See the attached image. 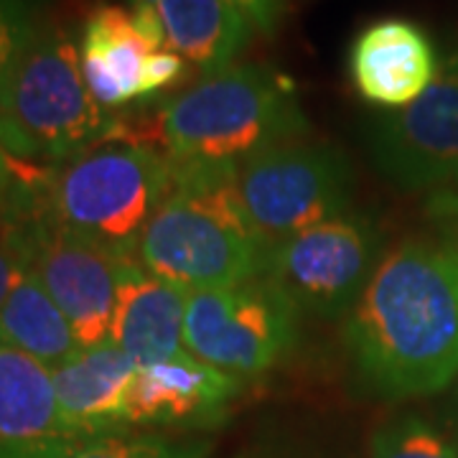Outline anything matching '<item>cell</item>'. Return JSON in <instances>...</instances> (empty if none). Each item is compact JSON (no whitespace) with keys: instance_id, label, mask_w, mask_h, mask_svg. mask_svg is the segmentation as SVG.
Returning <instances> with one entry per match:
<instances>
[{"instance_id":"9c48e42d","label":"cell","mask_w":458,"mask_h":458,"mask_svg":"<svg viewBox=\"0 0 458 458\" xmlns=\"http://www.w3.org/2000/svg\"><path fill=\"white\" fill-rule=\"evenodd\" d=\"M135 252L54 222L36 201L31 270L62 309L82 349L110 342L117 288Z\"/></svg>"},{"instance_id":"2e32d148","label":"cell","mask_w":458,"mask_h":458,"mask_svg":"<svg viewBox=\"0 0 458 458\" xmlns=\"http://www.w3.org/2000/svg\"><path fill=\"white\" fill-rule=\"evenodd\" d=\"M158 51L138 29L131 8L99 5L84 21L80 56L84 82L105 110L146 99V62Z\"/></svg>"},{"instance_id":"6da1fadb","label":"cell","mask_w":458,"mask_h":458,"mask_svg":"<svg viewBox=\"0 0 458 458\" xmlns=\"http://www.w3.org/2000/svg\"><path fill=\"white\" fill-rule=\"evenodd\" d=\"M361 385L385 400L441 393L458 375V250L405 240L377 262L346 321Z\"/></svg>"},{"instance_id":"484cf974","label":"cell","mask_w":458,"mask_h":458,"mask_svg":"<svg viewBox=\"0 0 458 458\" xmlns=\"http://www.w3.org/2000/svg\"><path fill=\"white\" fill-rule=\"evenodd\" d=\"M428 214L436 216V219H443V222H451V225L458 227V189L438 191L436 197H430Z\"/></svg>"},{"instance_id":"ba28073f","label":"cell","mask_w":458,"mask_h":458,"mask_svg":"<svg viewBox=\"0 0 458 458\" xmlns=\"http://www.w3.org/2000/svg\"><path fill=\"white\" fill-rule=\"evenodd\" d=\"M379 255V229L361 212H344L273 242L262 278L276 283L298 311L336 318L354 309Z\"/></svg>"},{"instance_id":"7c38bea8","label":"cell","mask_w":458,"mask_h":458,"mask_svg":"<svg viewBox=\"0 0 458 458\" xmlns=\"http://www.w3.org/2000/svg\"><path fill=\"white\" fill-rule=\"evenodd\" d=\"M242 379L181 352L135 372L128 394V426L207 428L225 420Z\"/></svg>"},{"instance_id":"5bb4252c","label":"cell","mask_w":458,"mask_h":458,"mask_svg":"<svg viewBox=\"0 0 458 458\" xmlns=\"http://www.w3.org/2000/svg\"><path fill=\"white\" fill-rule=\"evenodd\" d=\"M135 361L113 342L80 349L72 360L51 369L56 403L84 438L120 433L128 426V394Z\"/></svg>"},{"instance_id":"7a4b0ae2","label":"cell","mask_w":458,"mask_h":458,"mask_svg":"<svg viewBox=\"0 0 458 458\" xmlns=\"http://www.w3.org/2000/svg\"><path fill=\"white\" fill-rule=\"evenodd\" d=\"M293 84L258 64H234L161 102L140 123L114 120L107 140L164 148L174 164H242L309 132Z\"/></svg>"},{"instance_id":"603a6c76","label":"cell","mask_w":458,"mask_h":458,"mask_svg":"<svg viewBox=\"0 0 458 458\" xmlns=\"http://www.w3.org/2000/svg\"><path fill=\"white\" fill-rule=\"evenodd\" d=\"M29 153H36L31 143L5 117H0V209L16 197L21 186H26V183H16L13 156H29Z\"/></svg>"},{"instance_id":"3957f363","label":"cell","mask_w":458,"mask_h":458,"mask_svg":"<svg viewBox=\"0 0 458 458\" xmlns=\"http://www.w3.org/2000/svg\"><path fill=\"white\" fill-rule=\"evenodd\" d=\"M171 165L168 194L138 237V262L189 293L260 278L270 245L250 225L237 197V165Z\"/></svg>"},{"instance_id":"30bf717a","label":"cell","mask_w":458,"mask_h":458,"mask_svg":"<svg viewBox=\"0 0 458 458\" xmlns=\"http://www.w3.org/2000/svg\"><path fill=\"white\" fill-rule=\"evenodd\" d=\"M369 150L377 168L403 189L458 186V54L412 105L377 117Z\"/></svg>"},{"instance_id":"cb8c5ba5","label":"cell","mask_w":458,"mask_h":458,"mask_svg":"<svg viewBox=\"0 0 458 458\" xmlns=\"http://www.w3.org/2000/svg\"><path fill=\"white\" fill-rule=\"evenodd\" d=\"M186 77V59L176 51L158 49L148 54L146 62V99L156 92H164L165 87H174Z\"/></svg>"},{"instance_id":"9a60e30c","label":"cell","mask_w":458,"mask_h":458,"mask_svg":"<svg viewBox=\"0 0 458 458\" xmlns=\"http://www.w3.org/2000/svg\"><path fill=\"white\" fill-rule=\"evenodd\" d=\"M189 291L150 276L132 258L120 278L110 342L120 346L138 369L179 357L183 344Z\"/></svg>"},{"instance_id":"e0dca14e","label":"cell","mask_w":458,"mask_h":458,"mask_svg":"<svg viewBox=\"0 0 458 458\" xmlns=\"http://www.w3.org/2000/svg\"><path fill=\"white\" fill-rule=\"evenodd\" d=\"M150 5L164 23L165 47L194 64L204 77L234 66L252 38V21L229 0H131Z\"/></svg>"},{"instance_id":"d4e9b609","label":"cell","mask_w":458,"mask_h":458,"mask_svg":"<svg viewBox=\"0 0 458 458\" xmlns=\"http://www.w3.org/2000/svg\"><path fill=\"white\" fill-rule=\"evenodd\" d=\"M229 3H234L260 33L276 31L285 11L283 0H229Z\"/></svg>"},{"instance_id":"d6986e66","label":"cell","mask_w":458,"mask_h":458,"mask_svg":"<svg viewBox=\"0 0 458 458\" xmlns=\"http://www.w3.org/2000/svg\"><path fill=\"white\" fill-rule=\"evenodd\" d=\"M209 438H168L161 433H107L74 445L59 458H209Z\"/></svg>"},{"instance_id":"277c9868","label":"cell","mask_w":458,"mask_h":458,"mask_svg":"<svg viewBox=\"0 0 458 458\" xmlns=\"http://www.w3.org/2000/svg\"><path fill=\"white\" fill-rule=\"evenodd\" d=\"M171 176L174 165L161 150L105 140L54 171L41 186L38 207L64 227L135 252Z\"/></svg>"},{"instance_id":"ffe728a7","label":"cell","mask_w":458,"mask_h":458,"mask_svg":"<svg viewBox=\"0 0 458 458\" xmlns=\"http://www.w3.org/2000/svg\"><path fill=\"white\" fill-rule=\"evenodd\" d=\"M33 214L36 201L29 199L26 189L0 209V306L13 291L16 280L31 267Z\"/></svg>"},{"instance_id":"44dd1931","label":"cell","mask_w":458,"mask_h":458,"mask_svg":"<svg viewBox=\"0 0 458 458\" xmlns=\"http://www.w3.org/2000/svg\"><path fill=\"white\" fill-rule=\"evenodd\" d=\"M369 458H458V448L420 418H403L375 430Z\"/></svg>"},{"instance_id":"4316f807","label":"cell","mask_w":458,"mask_h":458,"mask_svg":"<svg viewBox=\"0 0 458 458\" xmlns=\"http://www.w3.org/2000/svg\"><path fill=\"white\" fill-rule=\"evenodd\" d=\"M242 458H267V456H242Z\"/></svg>"},{"instance_id":"52a82bcc","label":"cell","mask_w":458,"mask_h":458,"mask_svg":"<svg viewBox=\"0 0 458 458\" xmlns=\"http://www.w3.org/2000/svg\"><path fill=\"white\" fill-rule=\"evenodd\" d=\"M295 339V303L262 276L240 285L191 291L186 298V352L232 377L273 369Z\"/></svg>"},{"instance_id":"5b68a950","label":"cell","mask_w":458,"mask_h":458,"mask_svg":"<svg viewBox=\"0 0 458 458\" xmlns=\"http://www.w3.org/2000/svg\"><path fill=\"white\" fill-rule=\"evenodd\" d=\"M0 113L33 150L72 158L105 143L114 120L84 82L82 56L66 29H41L0 95Z\"/></svg>"},{"instance_id":"4fadbf2b","label":"cell","mask_w":458,"mask_h":458,"mask_svg":"<svg viewBox=\"0 0 458 458\" xmlns=\"http://www.w3.org/2000/svg\"><path fill=\"white\" fill-rule=\"evenodd\" d=\"M438 72L441 62L430 36L408 18L369 23L349 49L354 89L377 107H408L436 82Z\"/></svg>"},{"instance_id":"7402d4cb","label":"cell","mask_w":458,"mask_h":458,"mask_svg":"<svg viewBox=\"0 0 458 458\" xmlns=\"http://www.w3.org/2000/svg\"><path fill=\"white\" fill-rule=\"evenodd\" d=\"M41 29V0H0V95Z\"/></svg>"},{"instance_id":"8fae6325","label":"cell","mask_w":458,"mask_h":458,"mask_svg":"<svg viewBox=\"0 0 458 458\" xmlns=\"http://www.w3.org/2000/svg\"><path fill=\"white\" fill-rule=\"evenodd\" d=\"M82 441L56 403L49 367L0 342V458H59Z\"/></svg>"},{"instance_id":"8992f818","label":"cell","mask_w":458,"mask_h":458,"mask_svg":"<svg viewBox=\"0 0 458 458\" xmlns=\"http://www.w3.org/2000/svg\"><path fill=\"white\" fill-rule=\"evenodd\" d=\"M250 225L267 245L349 212L354 171L336 148L283 143L234 168Z\"/></svg>"},{"instance_id":"ac0fdd59","label":"cell","mask_w":458,"mask_h":458,"mask_svg":"<svg viewBox=\"0 0 458 458\" xmlns=\"http://www.w3.org/2000/svg\"><path fill=\"white\" fill-rule=\"evenodd\" d=\"M0 342L49 369H56L82 349L72 324L31 267L16 280L0 306Z\"/></svg>"}]
</instances>
